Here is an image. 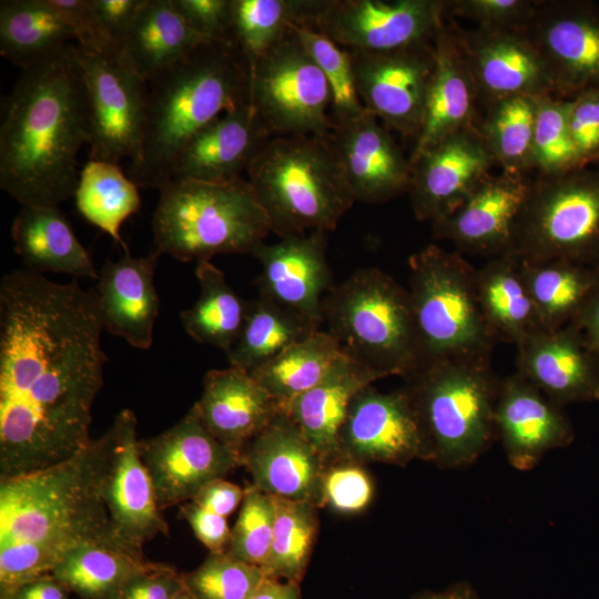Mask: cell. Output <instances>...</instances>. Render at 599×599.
<instances>
[{"mask_svg": "<svg viewBox=\"0 0 599 599\" xmlns=\"http://www.w3.org/2000/svg\"><path fill=\"white\" fill-rule=\"evenodd\" d=\"M94 290L14 270L0 283V479L64 461L91 441L108 357Z\"/></svg>", "mask_w": 599, "mask_h": 599, "instance_id": "1", "label": "cell"}, {"mask_svg": "<svg viewBox=\"0 0 599 599\" xmlns=\"http://www.w3.org/2000/svg\"><path fill=\"white\" fill-rule=\"evenodd\" d=\"M91 112L77 44L21 71L1 102L0 186L21 206L59 207L74 196Z\"/></svg>", "mask_w": 599, "mask_h": 599, "instance_id": "2", "label": "cell"}, {"mask_svg": "<svg viewBox=\"0 0 599 599\" xmlns=\"http://www.w3.org/2000/svg\"><path fill=\"white\" fill-rule=\"evenodd\" d=\"M139 158L128 176L160 190L186 142L222 112L251 103V67L236 42L206 41L146 82Z\"/></svg>", "mask_w": 599, "mask_h": 599, "instance_id": "3", "label": "cell"}, {"mask_svg": "<svg viewBox=\"0 0 599 599\" xmlns=\"http://www.w3.org/2000/svg\"><path fill=\"white\" fill-rule=\"evenodd\" d=\"M114 439L111 425L64 461L0 479V547L17 541L69 548L97 544L134 554L116 538L103 499Z\"/></svg>", "mask_w": 599, "mask_h": 599, "instance_id": "4", "label": "cell"}, {"mask_svg": "<svg viewBox=\"0 0 599 599\" xmlns=\"http://www.w3.org/2000/svg\"><path fill=\"white\" fill-rule=\"evenodd\" d=\"M246 172L271 232L281 238L335 230L355 202L329 134L275 136Z\"/></svg>", "mask_w": 599, "mask_h": 599, "instance_id": "5", "label": "cell"}, {"mask_svg": "<svg viewBox=\"0 0 599 599\" xmlns=\"http://www.w3.org/2000/svg\"><path fill=\"white\" fill-rule=\"evenodd\" d=\"M499 384L490 361L480 359L429 362L404 378L426 461L440 469L464 468L489 448Z\"/></svg>", "mask_w": 599, "mask_h": 599, "instance_id": "6", "label": "cell"}, {"mask_svg": "<svg viewBox=\"0 0 599 599\" xmlns=\"http://www.w3.org/2000/svg\"><path fill=\"white\" fill-rule=\"evenodd\" d=\"M322 319L342 354L376 380L405 378L420 366L408 290L379 268H361L333 286L323 298Z\"/></svg>", "mask_w": 599, "mask_h": 599, "instance_id": "7", "label": "cell"}, {"mask_svg": "<svg viewBox=\"0 0 599 599\" xmlns=\"http://www.w3.org/2000/svg\"><path fill=\"white\" fill-rule=\"evenodd\" d=\"M152 220L155 252L181 262L245 254L271 232L248 181L172 180L160 190Z\"/></svg>", "mask_w": 599, "mask_h": 599, "instance_id": "8", "label": "cell"}, {"mask_svg": "<svg viewBox=\"0 0 599 599\" xmlns=\"http://www.w3.org/2000/svg\"><path fill=\"white\" fill-rule=\"evenodd\" d=\"M408 293L422 364L490 361L498 343L480 308L476 268L459 253L429 244L409 260Z\"/></svg>", "mask_w": 599, "mask_h": 599, "instance_id": "9", "label": "cell"}, {"mask_svg": "<svg viewBox=\"0 0 599 599\" xmlns=\"http://www.w3.org/2000/svg\"><path fill=\"white\" fill-rule=\"evenodd\" d=\"M509 251L525 262L568 260L592 266L599 255V163L537 173Z\"/></svg>", "mask_w": 599, "mask_h": 599, "instance_id": "10", "label": "cell"}, {"mask_svg": "<svg viewBox=\"0 0 599 599\" xmlns=\"http://www.w3.org/2000/svg\"><path fill=\"white\" fill-rule=\"evenodd\" d=\"M251 103L274 138L334 128L327 80L293 28L251 68Z\"/></svg>", "mask_w": 599, "mask_h": 599, "instance_id": "11", "label": "cell"}, {"mask_svg": "<svg viewBox=\"0 0 599 599\" xmlns=\"http://www.w3.org/2000/svg\"><path fill=\"white\" fill-rule=\"evenodd\" d=\"M77 52L91 112L89 159L135 161L144 135L146 82L123 59L121 49L98 54L77 44Z\"/></svg>", "mask_w": 599, "mask_h": 599, "instance_id": "12", "label": "cell"}, {"mask_svg": "<svg viewBox=\"0 0 599 599\" xmlns=\"http://www.w3.org/2000/svg\"><path fill=\"white\" fill-rule=\"evenodd\" d=\"M447 0H322L313 29L349 51L390 52L433 43Z\"/></svg>", "mask_w": 599, "mask_h": 599, "instance_id": "13", "label": "cell"}, {"mask_svg": "<svg viewBox=\"0 0 599 599\" xmlns=\"http://www.w3.org/2000/svg\"><path fill=\"white\" fill-rule=\"evenodd\" d=\"M139 450L163 511L242 466V455L215 438L193 406L165 432L140 439Z\"/></svg>", "mask_w": 599, "mask_h": 599, "instance_id": "14", "label": "cell"}, {"mask_svg": "<svg viewBox=\"0 0 599 599\" xmlns=\"http://www.w3.org/2000/svg\"><path fill=\"white\" fill-rule=\"evenodd\" d=\"M349 53L365 110L415 142L423 129L435 72L434 42L390 52Z\"/></svg>", "mask_w": 599, "mask_h": 599, "instance_id": "15", "label": "cell"}, {"mask_svg": "<svg viewBox=\"0 0 599 599\" xmlns=\"http://www.w3.org/2000/svg\"><path fill=\"white\" fill-rule=\"evenodd\" d=\"M525 32L542 57L554 97L599 90V7L588 0L539 1Z\"/></svg>", "mask_w": 599, "mask_h": 599, "instance_id": "16", "label": "cell"}, {"mask_svg": "<svg viewBox=\"0 0 599 599\" xmlns=\"http://www.w3.org/2000/svg\"><path fill=\"white\" fill-rule=\"evenodd\" d=\"M426 461V449L412 404L400 387L389 393L368 385L351 400L338 434V460L405 467Z\"/></svg>", "mask_w": 599, "mask_h": 599, "instance_id": "17", "label": "cell"}, {"mask_svg": "<svg viewBox=\"0 0 599 599\" xmlns=\"http://www.w3.org/2000/svg\"><path fill=\"white\" fill-rule=\"evenodd\" d=\"M470 71L478 104L518 97L554 95V83L542 57L525 30L465 29L451 23Z\"/></svg>", "mask_w": 599, "mask_h": 599, "instance_id": "18", "label": "cell"}, {"mask_svg": "<svg viewBox=\"0 0 599 599\" xmlns=\"http://www.w3.org/2000/svg\"><path fill=\"white\" fill-rule=\"evenodd\" d=\"M112 425L115 439L103 483V499L116 538L128 550L143 555L145 542L159 535L169 536V525L141 459L134 413L121 410Z\"/></svg>", "mask_w": 599, "mask_h": 599, "instance_id": "19", "label": "cell"}, {"mask_svg": "<svg viewBox=\"0 0 599 599\" xmlns=\"http://www.w3.org/2000/svg\"><path fill=\"white\" fill-rule=\"evenodd\" d=\"M409 162L413 212L432 223L463 204L496 165L477 126L448 135Z\"/></svg>", "mask_w": 599, "mask_h": 599, "instance_id": "20", "label": "cell"}, {"mask_svg": "<svg viewBox=\"0 0 599 599\" xmlns=\"http://www.w3.org/2000/svg\"><path fill=\"white\" fill-rule=\"evenodd\" d=\"M253 486L273 497L324 507L326 464L281 409L242 453Z\"/></svg>", "mask_w": 599, "mask_h": 599, "instance_id": "21", "label": "cell"}, {"mask_svg": "<svg viewBox=\"0 0 599 599\" xmlns=\"http://www.w3.org/2000/svg\"><path fill=\"white\" fill-rule=\"evenodd\" d=\"M323 230L260 242L251 252L262 270L256 278L260 296L307 318L323 323L322 302L333 287Z\"/></svg>", "mask_w": 599, "mask_h": 599, "instance_id": "22", "label": "cell"}, {"mask_svg": "<svg viewBox=\"0 0 599 599\" xmlns=\"http://www.w3.org/2000/svg\"><path fill=\"white\" fill-rule=\"evenodd\" d=\"M494 422L508 463L521 471L531 470L548 451L575 439L564 407L517 372L500 379Z\"/></svg>", "mask_w": 599, "mask_h": 599, "instance_id": "23", "label": "cell"}, {"mask_svg": "<svg viewBox=\"0 0 599 599\" xmlns=\"http://www.w3.org/2000/svg\"><path fill=\"white\" fill-rule=\"evenodd\" d=\"M530 183L528 174L488 175L453 213L432 223L434 236L459 253L493 258L508 252Z\"/></svg>", "mask_w": 599, "mask_h": 599, "instance_id": "24", "label": "cell"}, {"mask_svg": "<svg viewBox=\"0 0 599 599\" xmlns=\"http://www.w3.org/2000/svg\"><path fill=\"white\" fill-rule=\"evenodd\" d=\"M516 347V372L555 404L599 402V356L572 324L537 331Z\"/></svg>", "mask_w": 599, "mask_h": 599, "instance_id": "25", "label": "cell"}, {"mask_svg": "<svg viewBox=\"0 0 599 599\" xmlns=\"http://www.w3.org/2000/svg\"><path fill=\"white\" fill-rule=\"evenodd\" d=\"M329 138L355 201L379 204L408 192L409 158L374 114L365 110L361 115L334 125Z\"/></svg>", "mask_w": 599, "mask_h": 599, "instance_id": "26", "label": "cell"}, {"mask_svg": "<svg viewBox=\"0 0 599 599\" xmlns=\"http://www.w3.org/2000/svg\"><path fill=\"white\" fill-rule=\"evenodd\" d=\"M272 139L252 103L241 105L212 120L186 142L173 163L170 181L236 180Z\"/></svg>", "mask_w": 599, "mask_h": 599, "instance_id": "27", "label": "cell"}, {"mask_svg": "<svg viewBox=\"0 0 599 599\" xmlns=\"http://www.w3.org/2000/svg\"><path fill=\"white\" fill-rule=\"evenodd\" d=\"M160 254L134 257L124 250L121 258L109 260L99 272L95 287L103 327L139 349L153 344V329L160 313L154 272Z\"/></svg>", "mask_w": 599, "mask_h": 599, "instance_id": "28", "label": "cell"}, {"mask_svg": "<svg viewBox=\"0 0 599 599\" xmlns=\"http://www.w3.org/2000/svg\"><path fill=\"white\" fill-rule=\"evenodd\" d=\"M193 408L215 438L241 455L280 410L248 372L232 366L205 374Z\"/></svg>", "mask_w": 599, "mask_h": 599, "instance_id": "29", "label": "cell"}, {"mask_svg": "<svg viewBox=\"0 0 599 599\" xmlns=\"http://www.w3.org/2000/svg\"><path fill=\"white\" fill-rule=\"evenodd\" d=\"M435 72L432 80L424 124L414 142L409 161L448 135L477 126V93L470 71L459 50L450 22L437 31L434 40Z\"/></svg>", "mask_w": 599, "mask_h": 599, "instance_id": "30", "label": "cell"}, {"mask_svg": "<svg viewBox=\"0 0 599 599\" xmlns=\"http://www.w3.org/2000/svg\"><path fill=\"white\" fill-rule=\"evenodd\" d=\"M376 378L344 354L314 387L281 407L324 459L338 461V434L353 397Z\"/></svg>", "mask_w": 599, "mask_h": 599, "instance_id": "31", "label": "cell"}, {"mask_svg": "<svg viewBox=\"0 0 599 599\" xmlns=\"http://www.w3.org/2000/svg\"><path fill=\"white\" fill-rule=\"evenodd\" d=\"M11 236L16 253L30 272L99 278L91 256L59 207L22 206Z\"/></svg>", "mask_w": 599, "mask_h": 599, "instance_id": "32", "label": "cell"}, {"mask_svg": "<svg viewBox=\"0 0 599 599\" xmlns=\"http://www.w3.org/2000/svg\"><path fill=\"white\" fill-rule=\"evenodd\" d=\"M206 41L213 40L194 32L172 0H144L121 44V54L148 82Z\"/></svg>", "mask_w": 599, "mask_h": 599, "instance_id": "33", "label": "cell"}, {"mask_svg": "<svg viewBox=\"0 0 599 599\" xmlns=\"http://www.w3.org/2000/svg\"><path fill=\"white\" fill-rule=\"evenodd\" d=\"M476 286L481 312L498 343L518 345L540 331L520 258L514 252L489 258L478 268Z\"/></svg>", "mask_w": 599, "mask_h": 599, "instance_id": "34", "label": "cell"}, {"mask_svg": "<svg viewBox=\"0 0 599 599\" xmlns=\"http://www.w3.org/2000/svg\"><path fill=\"white\" fill-rule=\"evenodd\" d=\"M520 267L540 331L569 324L599 286V274L592 266L568 260H520Z\"/></svg>", "mask_w": 599, "mask_h": 599, "instance_id": "35", "label": "cell"}, {"mask_svg": "<svg viewBox=\"0 0 599 599\" xmlns=\"http://www.w3.org/2000/svg\"><path fill=\"white\" fill-rule=\"evenodd\" d=\"M74 40L47 0L0 2V53L21 70Z\"/></svg>", "mask_w": 599, "mask_h": 599, "instance_id": "36", "label": "cell"}, {"mask_svg": "<svg viewBox=\"0 0 599 599\" xmlns=\"http://www.w3.org/2000/svg\"><path fill=\"white\" fill-rule=\"evenodd\" d=\"M195 275L200 296L181 313L182 326L195 342L227 353L241 333L248 302L231 287L224 273L210 261L196 263Z\"/></svg>", "mask_w": 599, "mask_h": 599, "instance_id": "37", "label": "cell"}, {"mask_svg": "<svg viewBox=\"0 0 599 599\" xmlns=\"http://www.w3.org/2000/svg\"><path fill=\"white\" fill-rule=\"evenodd\" d=\"M317 331L307 318L258 295L248 302L241 333L225 355L230 366L251 372Z\"/></svg>", "mask_w": 599, "mask_h": 599, "instance_id": "38", "label": "cell"}, {"mask_svg": "<svg viewBox=\"0 0 599 599\" xmlns=\"http://www.w3.org/2000/svg\"><path fill=\"white\" fill-rule=\"evenodd\" d=\"M342 355L336 341L317 331L248 373L283 407L318 384Z\"/></svg>", "mask_w": 599, "mask_h": 599, "instance_id": "39", "label": "cell"}, {"mask_svg": "<svg viewBox=\"0 0 599 599\" xmlns=\"http://www.w3.org/2000/svg\"><path fill=\"white\" fill-rule=\"evenodd\" d=\"M80 214L105 232L124 250L120 230L141 205L139 186L116 163L89 159L80 172L74 192Z\"/></svg>", "mask_w": 599, "mask_h": 599, "instance_id": "40", "label": "cell"}, {"mask_svg": "<svg viewBox=\"0 0 599 599\" xmlns=\"http://www.w3.org/2000/svg\"><path fill=\"white\" fill-rule=\"evenodd\" d=\"M150 560L97 544L68 550L51 575L80 599H119L126 581Z\"/></svg>", "mask_w": 599, "mask_h": 599, "instance_id": "41", "label": "cell"}, {"mask_svg": "<svg viewBox=\"0 0 599 599\" xmlns=\"http://www.w3.org/2000/svg\"><path fill=\"white\" fill-rule=\"evenodd\" d=\"M322 0H232L233 37L252 68L293 27L308 26Z\"/></svg>", "mask_w": 599, "mask_h": 599, "instance_id": "42", "label": "cell"}, {"mask_svg": "<svg viewBox=\"0 0 599 599\" xmlns=\"http://www.w3.org/2000/svg\"><path fill=\"white\" fill-rule=\"evenodd\" d=\"M537 102L538 97L518 95L485 109L477 128L501 171L527 174L534 170Z\"/></svg>", "mask_w": 599, "mask_h": 599, "instance_id": "43", "label": "cell"}, {"mask_svg": "<svg viewBox=\"0 0 599 599\" xmlns=\"http://www.w3.org/2000/svg\"><path fill=\"white\" fill-rule=\"evenodd\" d=\"M273 539L263 567L266 576L300 583L304 578L319 530L315 506L274 497Z\"/></svg>", "mask_w": 599, "mask_h": 599, "instance_id": "44", "label": "cell"}, {"mask_svg": "<svg viewBox=\"0 0 599 599\" xmlns=\"http://www.w3.org/2000/svg\"><path fill=\"white\" fill-rule=\"evenodd\" d=\"M293 30L327 80L334 125L361 115L365 108L357 93L349 51L312 27L298 26Z\"/></svg>", "mask_w": 599, "mask_h": 599, "instance_id": "45", "label": "cell"}, {"mask_svg": "<svg viewBox=\"0 0 599 599\" xmlns=\"http://www.w3.org/2000/svg\"><path fill=\"white\" fill-rule=\"evenodd\" d=\"M569 101L538 97L534 133V170L556 174L583 166L568 128Z\"/></svg>", "mask_w": 599, "mask_h": 599, "instance_id": "46", "label": "cell"}, {"mask_svg": "<svg viewBox=\"0 0 599 599\" xmlns=\"http://www.w3.org/2000/svg\"><path fill=\"white\" fill-rule=\"evenodd\" d=\"M265 576L262 568L226 551L209 552L196 569L183 573L185 588L195 599H250Z\"/></svg>", "mask_w": 599, "mask_h": 599, "instance_id": "47", "label": "cell"}, {"mask_svg": "<svg viewBox=\"0 0 599 599\" xmlns=\"http://www.w3.org/2000/svg\"><path fill=\"white\" fill-rule=\"evenodd\" d=\"M226 552L263 569L272 545L275 501L253 485L245 489Z\"/></svg>", "mask_w": 599, "mask_h": 599, "instance_id": "48", "label": "cell"}, {"mask_svg": "<svg viewBox=\"0 0 599 599\" xmlns=\"http://www.w3.org/2000/svg\"><path fill=\"white\" fill-rule=\"evenodd\" d=\"M70 549L43 541H17L1 546L0 599H8L23 583L51 573Z\"/></svg>", "mask_w": 599, "mask_h": 599, "instance_id": "49", "label": "cell"}, {"mask_svg": "<svg viewBox=\"0 0 599 599\" xmlns=\"http://www.w3.org/2000/svg\"><path fill=\"white\" fill-rule=\"evenodd\" d=\"M374 497V483L363 465L338 460L326 467L324 505L343 515L364 511Z\"/></svg>", "mask_w": 599, "mask_h": 599, "instance_id": "50", "label": "cell"}, {"mask_svg": "<svg viewBox=\"0 0 599 599\" xmlns=\"http://www.w3.org/2000/svg\"><path fill=\"white\" fill-rule=\"evenodd\" d=\"M539 1L447 0V17L471 20L477 28L525 30Z\"/></svg>", "mask_w": 599, "mask_h": 599, "instance_id": "51", "label": "cell"}, {"mask_svg": "<svg viewBox=\"0 0 599 599\" xmlns=\"http://www.w3.org/2000/svg\"><path fill=\"white\" fill-rule=\"evenodd\" d=\"M71 29L77 44L90 53H109L121 47L110 35L92 0H47Z\"/></svg>", "mask_w": 599, "mask_h": 599, "instance_id": "52", "label": "cell"}, {"mask_svg": "<svg viewBox=\"0 0 599 599\" xmlns=\"http://www.w3.org/2000/svg\"><path fill=\"white\" fill-rule=\"evenodd\" d=\"M568 128L583 166L599 163V90L569 99Z\"/></svg>", "mask_w": 599, "mask_h": 599, "instance_id": "53", "label": "cell"}, {"mask_svg": "<svg viewBox=\"0 0 599 599\" xmlns=\"http://www.w3.org/2000/svg\"><path fill=\"white\" fill-rule=\"evenodd\" d=\"M187 26L207 40L235 42L232 0H172Z\"/></svg>", "mask_w": 599, "mask_h": 599, "instance_id": "54", "label": "cell"}, {"mask_svg": "<svg viewBox=\"0 0 599 599\" xmlns=\"http://www.w3.org/2000/svg\"><path fill=\"white\" fill-rule=\"evenodd\" d=\"M184 587L183 573L173 566L150 561L126 581L119 599H175Z\"/></svg>", "mask_w": 599, "mask_h": 599, "instance_id": "55", "label": "cell"}, {"mask_svg": "<svg viewBox=\"0 0 599 599\" xmlns=\"http://www.w3.org/2000/svg\"><path fill=\"white\" fill-rule=\"evenodd\" d=\"M180 516L187 521L209 552L221 554L227 550L232 529L226 517L212 512L193 500L181 506Z\"/></svg>", "mask_w": 599, "mask_h": 599, "instance_id": "56", "label": "cell"}, {"mask_svg": "<svg viewBox=\"0 0 599 599\" xmlns=\"http://www.w3.org/2000/svg\"><path fill=\"white\" fill-rule=\"evenodd\" d=\"M144 0H92L110 35L121 47Z\"/></svg>", "mask_w": 599, "mask_h": 599, "instance_id": "57", "label": "cell"}, {"mask_svg": "<svg viewBox=\"0 0 599 599\" xmlns=\"http://www.w3.org/2000/svg\"><path fill=\"white\" fill-rule=\"evenodd\" d=\"M245 490L238 485L219 478L205 485L192 499L201 507L229 517L242 504Z\"/></svg>", "mask_w": 599, "mask_h": 599, "instance_id": "58", "label": "cell"}, {"mask_svg": "<svg viewBox=\"0 0 599 599\" xmlns=\"http://www.w3.org/2000/svg\"><path fill=\"white\" fill-rule=\"evenodd\" d=\"M70 589L51 573L18 587L8 599H70Z\"/></svg>", "mask_w": 599, "mask_h": 599, "instance_id": "59", "label": "cell"}, {"mask_svg": "<svg viewBox=\"0 0 599 599\" xmlns=\"http://www.w3.org/2000/svg\"><path fill=\"white\" fill-rule=\"evenodd\" d=\"M599 356V286L570 322Z\"/></svg>", "mask_w": 599, "mask_h": 599, "instance_id": "60", "label": "cell"}, {"mask_svg": "<svg viewBox=\"0 0 599 599\" xmlns=\"http://www.w3.org/2000/svg\"><path fill=\"white\" fill-rule=\"evenodd\" d=\"M250 599H302L300 583L265 576Z\"/></svg>", "mask_w": 599, "mask_h": 599, "instance_id": "61", "label": "cell"}, {"mask_svg": "<svg viewBox=\"0 0 599 599\" xmlns=\"http://www.w3.org/2000/svg\"><path fill=\"white\" fill-rule=\"evenodd\" d=\"M410 599H481L473 585L468 581L455 582L443 590H426L410 597Z\"/></svg>", "mask_w": 599, "mask_h": 599, "instance_id": "62", "label": "cell"}, {"mask_svg": "<svg viewBox=\"0 0 599 599\" xmlns=\"http://www.w3.org/2000/svg\"><path fill=\"white\" fill-rule=\"evenodd\" d=\"M175 599H195L194 596L189 592V590L184 587V589L175 597Z\"/></svg>", "mask_w": 599, "mask_h": 599, "instance_id": "63", "label": "cell"}, {"mask_svg": "<svg viewBox=\"0 0 599 599\" xmlns=\"http://www.w3.org/2000/svg\"><path fill=\"white\" fill-rule=\"evenodd\" d=\"M592 267L597 271V273L599 274V255L597 257V260L595 261Z\"/></svg>", "mask_w": 599, "mask_h": 599, "instance_id": "64", "label": "cell"}]
</instances>
